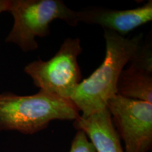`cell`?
I'll return each instance as SVG.
<instances>
[{
	"label": "cell",
	"instance_id": "obj_9",
	"mask_svg": "<svg viewBox=\"0 0 152 152\" xmlns=\"http://www.w3.org/2000/svg\"><path fill=\"white\" fill-rule=\"evenodd\" d=\"M68 152H96V150L85 132L77 130Z\"/></svg>",
	"mask_w": 152,
	"mask_h": 152
},
{
	"label": "cell",
	"instance_id": "obj_10",
	"mask_svg": "<svg viewBox=\"0 0 152 152\" xmlns=\"http://www.w3.org/2000/svg\"><path fill=\"white\" fill-rule=\"evenodd\" d=\"M10 4V0H0V14L8 11Z\"/></svg>",
	"mask_w": 152,
	"mask_h": 152
},
{
	"label": "cell",
	"instance_id": "obj_4",
	"mask_svg": "<svg viewBox=\"0 0 152 152\" xmlns=\"http://www.w3.org/2000/svg\"><path fill=\"white\" fill-rule=\"evenodd\" d=\"M83 52L79 38L68 37L48 61L38 59L30 63L24 72L39 90L71 100L82 81L77 58Z\"/></svg>",
	"mask_w": 152,
	"mask_h": 152
},
{
	"label": "cell",
	"instance_id": "obj_6",
	"mask_svg": "<svg viewBox=\"0 0 152 152\" xmlns=\"http://www.w3.org/2000/svg\"><path fill=\"white\" fill-rule=\"evenodd\" d=\"M120 75L117 94L152 104L151 42L140 43Z\"/></svg>",
	"mask_w": 152,
	"mask_h": 152
},
{
	"label": "cell",
	"instance_id": "obj_1",
	"mask_svg": "<svg viewBox=\"0 0 152 152\" xmlns=\"http://www.w3.org/2000/svg\"><path fill=\"white\" fill-rule=\"evenodd\" d=\"M104 59L99 67L81 81L71 101L81 117H87L107 109L108 102L117 94L120 75L142 42V34L128 38L104 30Z\"/></svg>",
	"mask_w": 152,
	"mask_h": 152
},
{
	"label": "cell",
	"instance_id": "obj_3",
	"mask_svg": "<svg viewBox=\"0 0 152 152\" xmlns=\"http://www.w3.org/2000/svg\"><path fill=\"white\" fill-rule=\"evenodd\" d=\"M8 12L14 24L5 42L15 44L24 52L38 49L36 38L49 35L54 20H61L73 27L79 24L77 11L61 0H10Z\"/></svg>",
	"mask_w": 152,
	"mask_h": 152
},
{
	"label": "cell",
	"instance_id": "obj_8",
	"mask_svg": "<svg viewBox=\"0 0 152 152\" xmlns=\"http://www.w3.org/2000/svg\"><path fill=\"white\" fill-rule=\"evenodd\" d=\"M73 126L85 132L96 152H125L108 109L87 117L80 115Z\"/></svg>",
	"mask_w": 152,
	"mask_h": 152
},
{
	"label": "cell",
	"instance_id": "obj_2",
	"mask_svg": "<svg viewBox=\"0 0 152 152\" xmlns=\"http://www.w3.org/2000/svg\"><path fill=\"white\" fill-rule=\"evenodd\" d=\"M80 115L71 100L42 90L27 96L0 93V131L33 134L47 128L52 121H74Z\"/></svg>",
	"mask_w": 152,
	"mask_h": 152
},
{
	"label": "cell",
	"instance_id": "obj_5",
	"mask_svg": "<svg viewBox=\"0 0 152 152\" xmlns=\"http://www.w3.org/2000/svg\"><path fill=\"white\" fill-rule=\"evenodd\" d=\"M125 152H148L152 147V104L118 94L107 104Z\"/></svg>",
	"mask_w": 152,
	"mask_h": 152
},
{
	"label": "cell",
	"instance_id": "obj_7",
	"mask_svg": "<svg viewBox=\"0 0 152 152\" xmlns=\"http://www.w3.org/2000/svg\"><path fill=\"white\" fill-rule=\"evenodd\" d=\"M80 23L97 25L104 30L124 36L152 20V1L134 9L117 10L100 7H90L77 11Z\"/></svg>",
	"mask_w": 152,
	"mask_h": 152
}]
</instances>
